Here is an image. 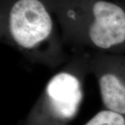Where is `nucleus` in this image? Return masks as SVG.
<instances>
[{
    "instance_id": "nucleus-1",
    "label": "nucleus",
    "mask_w": 125,
    "mask_h": 125,
    "mask_svg": "<svg viewBox=\"0 0 125 125\" xmlns=\"http://www.w3.org/2000/svg\"><path fill=\"white\" fill-rule=\"evenodd\" d=\"M1 40L28 61L52 70L70 58L62 38L54 30L53 20L40 0H17L10 7Z\"/></svg>"
},
{
    "instance_id": "nucleus-2",
    "label": "nucleus",
    "mask_w": 125,
    "mask_h": 125,
    "mask_svg": "<svg viewBox=\"0 0 125 125\" xmlns=\"http://www.w3.org/2000/svg\"><path fill=\"white\" fill-rule=\"evenodd\" d=\"M90 52H72L46 83L28 117V125H64L78 113L90 74Z\"/></svg>"
},
{
    "instance_id": "nucleus-3",
    "label": "nucleus",
    "mask_w": 125,
    "mask_h": 125,
    "mask_svg": "<svg viewBox=\"0 0 125 125\" xmlns=\"http://www.w3.org/2000/svg\"><path fill=\"white\" fill-rule=\"evenodd\" d=\"M88 21L67 22L62 41L73 52H125V10L111 1L90 5Z\"/></svg>"
},
{
    "instance_id": "nucleus-4",
    "label": "nucleus",
    "mask_w": 125,
    "mask_h": 125,
    "mask_svg": "<svg viewBox=\"0 0 125 125\" xmlns=\"http://www.w3.org/2000/svg\"><path fill=\"white\" fill-rule=\"evenodd\" d=\"M89 69L104 108L125 115V55L90 52Z\"/></svg>"
},
{
    "instance_id": "nucleus-5",
    "label": "nucleus",
    "mask_w": 125,
    "mask_h": 125,
    "mask_svg": "<svg viewBox=\"0 0 125 125\" xmlns=\"http://www.w3.org/2000/svg\"><path fill=\"white\" fill-rule=\"evenodd\" d=\"M84 125H125V115L104 108Z\"/></svg>"
}]
</instances>
